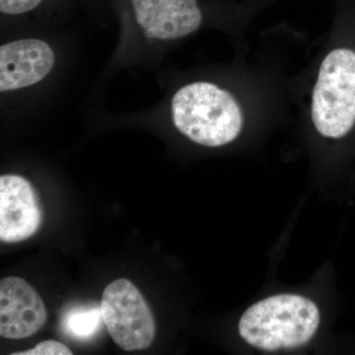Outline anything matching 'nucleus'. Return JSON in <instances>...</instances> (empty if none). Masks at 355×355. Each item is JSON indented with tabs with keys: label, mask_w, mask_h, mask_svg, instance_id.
<instances>
[{
	"label": "nucleus",
	"mask_w": 355,
	"mask_h": 355,
	"mask_svg": "<svg viewBox=\"0 0 355 355\" xmlns=\"http://www.w3.org/2000/svg\"><path fill=\"white\" fill-rule=\"evenodd\" d=\"M321 323L316 303L297 294H277L254 303L238 324L243 340L265 352L293 349L310 342Z\"/></svg>",
	"instance_id": "nucleus-2"
},
{
	"label": "nucleus",
	"mask_w": 355,
	"mask_h": 355,
	"mask_svg": "<svg viewBox=\"0 0 355 355\" xmlns=\"http://www.w3.org/2000/svg\"><path fill=\"white\" fill-rule=\"evenodd\" d=\"M178 132L200 146H227L241 135L244 112L230 91L207 81L187 84L171 100Z\"/></svg>",
	"instance_id": "nucleus-1"
},
{
	"label": "nucleus",
	"mask_w": 355,
	"mask_h": 355,
	"mask_svg": "<svg viewBox=\"0 0 355 355\" xmlns=\"http://www.w3.org/2000/svg\"><path fill=\"white\" fill-rule=\"evenodd\" d=\"M104 324L114 343L127 352L146 349L155 336V321L150 308L132 282L119 279L103 292Z\"/></svg>",
	"instance_id": "nucleus-4"
},
{
	"label": "nucleus",
	"mask_w": 355,
	"mask_h": 355,
	"mask_svg": "<svg viewBox=\"0 0 355 355\" xmlns=\"http://www.w3.org/2000/svg\"><path fill=\"white\" fill-rule=\"evenodd\" d=\"M46 0H0V12L4 16H22L44 6Z\"/></svg>",
	"instance_id": "nucleus-9"
},
{
	"label": "nucleus",
	"mask_w": 355,
	"mask_h": 355,
	"mask_svg": "<svg viewBox=\"0 0 355 355\" xmlns=\"http://www.w3.org/2000/svg\"><path fill=\"white\" fill-rule=\"evenodd\" d=\"M315 130L329 139H342L355 125V51L338 48L324 57L312 93Z\"/></svg>",
	"instance_id": "nucleus-3"
},
{
	"label": "nucleus",
	"mask_w": 355,
	"mask_h": 355,
	"mask_svg": "<svg viewBox=\"0 0 355 355\" xmlns=\"http://www.w3.org/2000/svg\"><path fill=\"white\" fill-rule=\"evenodd\" d=\"M43 220L36 191L25 178L0 177V240L24 241L38 231Z\"/></svg>",
	"instance_id": "nucleus-5"
},
{
	"label": "nucleus",
	"mask_w": 355,
	"mask_h": 355,
	"mask_svg": "<svg viewBox=\"0 0 355 355\" xmlns=\"http://www.w3.org/2000/svg\"><path fill=\"white\" fill-rule=\"evenodd\" d=\"M46 310L43 299L26 280L17 277L0 282V335L19 340L44 326Z\"/></svg>",
	"instance_id": "nucleus-6"
},
{
	"label": "nucleus",
	"mask_w": 355,
	"mask_h": 355,
	"mask_svg": "<svg viewBox=\"0 0 355 355\" xmlns=\"http://www.w3.org/2000/svg\"><path fill=\"white\" fill-rule=\"evenodd\" d=\"M72 352L64 343L57 340H44L34 349L15 352L13 355H71Z\"/></svg>",
	"instance_id": "nucleus-10"
},
{
	"label": "nucleus",
	"mask_w": 355,
	"mask_h": 355,
	"mask_svg": "<svg viewBox=\"0 0 355 355\" xmlns=\"http://www.w3.org/2000/svg\"><path fill=\"white\" fill-rule=\"evenodd\" d=\"M53 49L46 42L23 39L0 48V91L19 90L44 80L55 65Z\"/></svg>",
	"instance_id": "nucleus-7"
},
{
	"label": "nucleus",
	"mask_w": 355,
	"mask_h": 355,
	"mask_svg": "<svg viewBox=\"0 0 355 355\" xmlns=\"http://www.w3.org/2000/svg\"><path fill=\"white\" fill-rule=\"evenodd\" d=\"M103 324L101 305H76L65 311L60 327L70 338L88 340L99 333Z\"/></svg>",
	"instance_id": "nucleus-8"
}]
</instances>
